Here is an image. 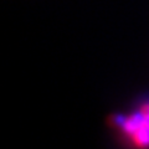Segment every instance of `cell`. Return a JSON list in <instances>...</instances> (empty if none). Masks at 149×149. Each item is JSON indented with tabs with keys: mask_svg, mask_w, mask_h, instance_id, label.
<instances>
[{
	"mask_svg": "<svg viewBox=\"0 0 149 149\" xmlns=\"http://www.w3.org/2000/svg\"><path fill=\"white\" fill-rule=\"evenodd\" d=\"M109 122L128 149H149V96L139 100L128 114L112 116Z\"/></svg>",
	"mask_w": 149,
	"mask_h": 149,
	"instance_id": "1",
	"label": "cell"
}]
</instances>
